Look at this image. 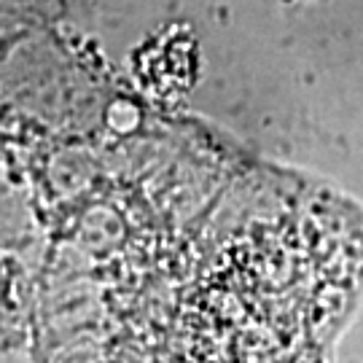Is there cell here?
Returning a JSON list of instances; mask_svg holds the SVG:
<instances>
[{
	"instance_id": "1",
	"label": "cell",
	"mask_w": 363,
	"mask_h": 363,
	"mask_svg": "<svg viewBox=\"0 0 363 363\" xmlns=\"http://www.w3.org/2000/svg\"><path fill=\"white\" fill-rule=\"evenodd\" d=\"M304 199L178 156L108 189L43 272L35 363H323L352 274Z\"/></svg>"
},
{
	"instance_id": "2",
	"label": "cell",
	"mask_w": 363,
	"mask_h": 363,
	"mask_svg": "<svg viewBox=\"0 0 363 363\" xmlns=\"http://www.w3.org/2000/svg\"><path fill=\"white\" fill-rule=\"evenodd\" d=\"M30 318V286L22 267L0 250V350L13 347Z\"/></svg>"
}]
</instances>
